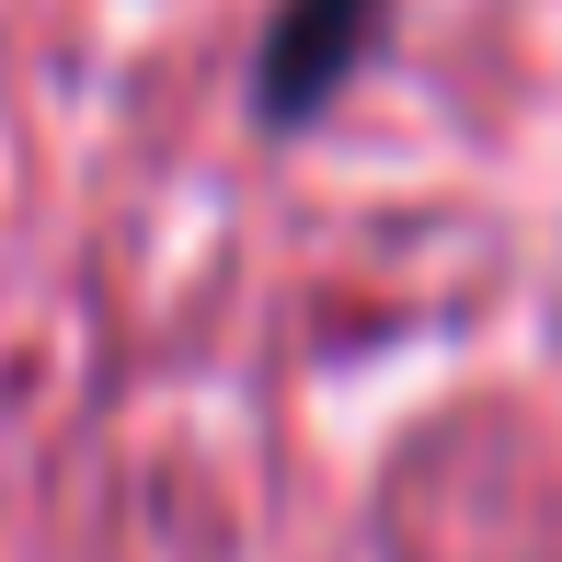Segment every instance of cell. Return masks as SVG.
Segmentation results:
<instances>
[{"instance_id":"1","label":"cell","mask_w":562,"mask_h":562,"mask_svg":"<svg viewBox=\"0 0 562 562\" xmlns=\"http://www.w3.org/2000/svg\"><path fill=\"white\" fill-rule=\"evenodd\" d=\"M356 46H368V0H288V23H276V46H265V104L311 115L322 92L345 81Z\"/></svg>"}]
</instances>
